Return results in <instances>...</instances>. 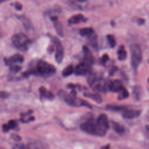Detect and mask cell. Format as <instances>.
<instances>
[{
  "label": "cell",
  "mask_w": 149,
  "mask_h": 149,
  "mask_svg": "<svg viewBox=\"0 0 149 149\" xmlns=\"http://www.w3.org/2000/svg\"><path fill=\"white\" fill-rule=\"evenodd\" d=\"M58 95L69 106L75 107H87L90 109L92 108L91 105L87 101L81 98H78L76 96L73 95L70 93L69 94L63 90H60L58 92Z\"/></svg>",
  "instance_id": "3"
},
{
  "label": "cell",
  "mask_w": 149,
  "mask_h": 149,
  "mask_svg": "<svg viewBox=\"0 0 149 149\" xmlns=\"http://www.w3.org/2000/svg\"><path fill=\"white\" fill-rule=\"evenodd\" d=\"M39 93L40 98L41 99L45 98L48 100H52L55 97L54 94L51 91L48 90L45 87L43 86L40 87Z\"/></svg>",
  "instance_id": "11"
},
{
  "label": "cell",
  "mask_w": 149,
  "mask_h": 149,
  "mask_svg": "<svg viewBox=\"0 0 149 149\" xmlns=\"http://www.w3.org/2000/svg\"><path fill=\"white\" fill-rule=\"evenodd\" d=\"M4 63L6 66H10L12 64L19 63H22L24 61L23 56L19 54H16L9 58H3Z\"/></svg>",
  "instance_id": "9"
},
{
  "label": "cell",
  "mask_w": 149,
  "mask_h": 149,
  "mask_svg": "<svg viewBox=\"0 0 149 149\" xmlns=\"http://www.w3.org/2000/svg\"><path fill=\"white\" fill-rule=\"evenodd\" d=\"M16 17L22 23L23 26L27 31H29L33 29V26L30 20L24 15H17Z\"/></svg>",
  "instance_id": "15"
},
{
  "label": "cell",
  "mask_w": 149,
  "mask_h": 149,
  "mask_svg": "<svg viewBox=\"0 0 149 149\" xmlns=\"http://www.w3.org/2000/svg\"><path fill=\"white\" fill-rule=\"evenodd\" d=\"M0 95H1V98L2 99H4V98H6L9 96V93L4 91H1L0 93Z\"/></svg>",
  "instance_id": "32"
},
{
  "label": "cell",
  "mask_w": 149,
  "mask_h": 149,
  "mask_svg": "<svg viewBox=\"0 0 149 149\" xmlns=\"http://www.w3.org/2000/svg\"><path fill=\"white\" fill-rule=\"evenodd\" d=\"M81 130L84 132L95 136H104L109 128L108 118L106 114L100 115L97 119L90 118L80 125Z\"/></svg>",
  "instance_id": "1"
},
{
  "label": "cell",
  "mask_w": 149,
  "mask_h": 149,
  "mask_svg": "<svg viewBox=\"0 0 149 149\" xmlns=\"http://www.w3.org/2000/svg\"><path fill=\"white\" fill-rule=\"evenodd\" d=\"M122 83L119 80H111L109 91L112 92H119L123 87Z\"/></svg>",
  "instance_id": "14"
},
{
  "label": "cell",
  "mask_w": 149,
  "mask_h": 149,
  "mask_svg": "<svg viewBox=\"0 0 149 149\" xmlns=\"http://www.w3.org/2000/svg\"><path fill=\"white\" fill-rule=\"evenodd\" d=\"M21 69H22V67L19 65L12 64L9 66V70H10V72H12L13 73H18L21 70Z\"/></svg>",
  "instance_id": "26"
},
{
  "label": "cell",
  "mask_w": 149,
  "mask_h": 149,
  "mask_svg": "<svg viewBox=\"0 0 149 149\" xmlns=\"http://www.w3.org/2000/svg\"><path fill=\"white\" fill-rule=\"evenodd\" d=\"M74 68L72 64L68 65L62 70V76L63 77H68V76L71 75L74 72Z\"/></svg>",
  "instance_id": "22"
},
{
  "label": "cell",
  "mask_w": 149,
  "mask_h": 149,
  "mask_svg": "<svg viewBox=\"0 0 149 149\" xmlns=\"http://www.w3.org/2000/svg\"><path fill=\"white\" fill-rule=\"evenodd\" d=\"M117 70V68L115 66H113L112 68L111 69L110 71H109V74L110 75H113V74L115 73V72H116Z\"/></svg>",
  "instance_id": "35"
},
{
  "label": "cell",
  "mask_w": 149,
  "mask_h": 149,
  "mask_svg": "<svg viewBox=\"0 0 149 149\" xmlns=\"http://www.w3.org/2000/svg\"><path fill=\"white\" fill-rule=\"evenodd\" d=\"M50 19L54 23L58 21V17L56 16H50Z\"/></svg>",
  "instance_id": "36"
},
{
  "label": "cell",
  "mask_w": 149,
  "mask_h": 149,
  "mask_svg": "<svg viewBox=\"0 0 149 149\" xmlns=\"http://www.w3.org/2000/svg\"><path fill=\"white\" fill-rule=\"evenodd\" d=\"M13 148H16V149H21V148H30V147L27 145L25 146L23 144H15L13 147Z\"/></svg>",
  "instance_id": "29"
},
{
  "label": "cell",
  "mask_w": 149,
  "mask_h": 149,
  "mask_svg": "<svg viewBox=\"0 0 149 149\" xmlns=\"http://www.w3.org/2000/svg\"><path fill=\"white\" fill-rule=\"evenodd\" d=\"M82 49L84 54L83 61L92 65L95 62V58L93 54L86 45H83Z\"/></svg>",
  "instance_id": "10"
},
{
  "label": "cell",
  "mask_w": 149,
  "mask_h": 149,
  "mask_svg": "<svg viewBox=\"0 0 149 149\" xmlns=\"http://www.w3.org/2000/svg\"><path fill=\"white\" fill-rule=\"evenodd\" d=\"M83 95L86 97L89 98L98 104H101L102 101L101 96L98 93H84Z\"/></svg>",
  "instance_id": "17"
},
{
  "label": "cell",
  "mask_w": 149,
  "mask_h": 149,
  "mask_svg": "<svg viewBox=\"0 0 149 149\" xmlns=\"http://www.w3.org/2000/svg\"><path fill=\"white\" fill-rule=\"evenodd\" d=\"M119 93H120V94H119V96L118 97V100H121L125 99V98H127L129 97V95L128 91L124 87H122V88L119 91Z\"/></svg>",
  "instance_id": "24"
},
{
  "label": "cell",
  "mask_w": 149,
  "mask_h": 149,
  "mask_svg": "<svg viewBox=\"0 0 149 149\" xmlns=\"http://www.w3.org/2000/svg\"><path fill=\"white\" fill-rule=\"evenodd\" d=\"M117 55H118V59L120 61H123L126 59L127 52L125 48L124 45H121L119 46L118 49Z\"/></svg>",
  "instance_id": "18"
},
{
  "label": "cell",
  "mask_w": 149,
  "mask_h": 149,
  "mask_svg": "<svg viewBox=\"0 0 149 149\" xmlns=\"http://www.w3.org/2000/svg\"><path fill=\"white\" fill-rule=\"evenodd\" d=\"M55 72L56 69L52 65L44 60H39L36 65H30L29 69L22 74L24 77H28L31 74L41 77H48L54 74Z\"/></svg>",
  "instance_id": "2"
},
{
  "label": "cell",
  "mask_w": 149,
  "mask_h": 149,
  "mask_svg": "<svg viewBox=\"0 0 149 149\" xmlns=\"http://www.w3.org/2000/svg\"><path fill=\"white\" fill-rule=\"evenodd\" d=\"M77 87V85H75L72 83H69L67 85V87L69 88H71V89H75L76 87Z\"/></svg>",
  "instance_id": "33"
},
{
  "label": "cell",
  "mask_w": 149,
  "mask_h": 149,
  "mask_svg": "<svg viewBox=\"0 0 149 149\" xmlns=\"http://www.w3.org/2000/svg\"><path fill=\"white\" fill-rule=\"evenodd\" d=\"M107 39L108 41V43L110 45V47L111 48H114L116 46V40L113 37V35L112 34H108L107 36Z\"/></svg>",
  "instance_id": "25"
},
{
  "label": "cell",
  "mask_w": 149,
  "mask_h": 149,
  "mask_svg": "<svg viewBox=\"0 0 149 149\" xmlns=\"http://www.w3.org/2000/svg\"><path fill=\"white\" fill-rule=\"evenodd\" d=\"M86 42L87 44L90 46L94 50H97L98 49V40L97 36L96 34L93 33L92 34L87 37Z\"/></svg>",
  "instance_id": "12"
},
{
  "label": "cell",
  "mask_w": 149,
  "mask_h": 149,
  "mask_svg": "<svg viewBox=\"0 0 149 149\" xmlns=\"http://www.w3.org/2000/svg\"><path fill=\"white\" fill-rule=\"evenodd\" d=\"M91 65L83 61L75 66L74 73L75 74L79 76L89 74L91 72Z\"/></svg>",
  "instance_id": "7"
},
{
  "label": "cell",
  "mask_w": 149,
  "mask_h": 149,
  "mask_svg": "<svg viewBox=\"0 0 149 149\" xmlns=\"http://www.w3.org/2000/svg\"><path fill=\"white\" fill-rule=\"evenodd\" d=\"M111 124H112V129L118 134H122L125 132V128L123 125H120V123L112 121L111 122Z\"/></svg>",
  "instance_id": "19"
},
{
  "label": "cell",
  "mask_w": 149,
  "mask_h": 149,
  "mask_svg": "<svg viewBox=\"0 0 149 149\" xmlns=\"http://www.w3.org/2000/svg\"><path fill=\"white\" fill-rule=\"evenodd\" d=\"M54 26L55 28V30L56 31L57 34L60 37H63V26L61 23L58 22V21L54 22Z\"/></svg>",
  "instance_id": "23"
},
{
  "label": "cell",
  "mask_w": 149,
  "mask_h": 149,
  "mask_svg": "<svg viewBox=\"0 0 149 149\" xmlns=\"http://www.w3.org/2000/svg\"><path fill=\"white\" fill-rule=\"evenodd\" d=\"M10 138L12 140H13L16 141H20L22 139L21 137L19 135H18L17 134H15V133H11L10 134Z\"/></svg>",
  "instance_id": "27"
},
{
  "label": "cell",
  "mask_w": 149,
  "mask_h": 149,
  "mask_svg": "<svg viewBox=\"0 0 149 149\" xmlns=\"http://www.w3.org/2000/svg\"><path fill=\"white\" fill-rule=\"evenodd\" d=\"M10 129H16L17 130L19 129L16 120H10L8 123L2 125V131L3 133H6Z\"/></svg>",
  "instance_id": "13"
},
{
  "label": "cell",
  "mask_w": 149,
  "mask_h": 149,
  "mask_svg": "<svg viewBox=\"0 0 149 149\" xmlns=\"http://www.w3.org/2000/svg\"><path fill=\"white\" fill-rule=\"evenodd\" d=\"M13 5L14 7H15V8L17 10H21L22 9V8H23L22 5L20 3L18 2H15L13 5Z\"/></svg>",
  "instance_id": "31"
},
{
  "label": "cell",
  "mask_w": 149,
  "mask_h": 149,
  "mask_svg": "<svg viewBox=\"0 0 149 149\" xmlns=\"http://www.w3.org/2000/svg\"><path fill=\"white\" fill-rule=\"evenodd\" d=\"M50 38L52 42L56 47V52L55 55V61L58 63H61L62 62L64 57V48L63 45L59 39L56 37L51 36Z\"/></svg>",
  "instance_id": "6"
},
{
  "label": "cell",
  "mask_w": 149,
  "mask_h": 149,
  "mask_svg": "<svg viewBox=\"0 0 149 149\" xmlns=\"http://www.w3.org/2000/svg\"><path fill=\"white\" fill-rule=\"evenodd\" d=\"M94 33L91 27H84L79 30V34L82 37H87Z\"/></svg>",
  "instance_id": "21"
},
{
  "label": "cell",
  "mask_w": 149,
  "mask_h": 149,
  "mask_svg": "<svg viewBox=\"0 0 149 149\" xmlns=\"http://www.w3.org/2000/svg\"><path fill=\"white\" fill-rule=\"evenodd\" d=\"M148 62H149V61H148Z\"/></svg>",
  "instance_id": "42"
},
{
  "label": "cell",
  "mask_w": 149,
  "mask_h": 149,
  "mask_svg": "<svg viewBox=\"0 0 149 149\" xmlns=\"http://www.w3.org/2000/svg\"><path fill=\"white\" fill-rule=\"evenodd\" d=\"M110 147V145L109 144H107V145H105L104 146H102L101 148H109Z\"/></svg>",
  "instance_id": "37"
},
{
  "label": "cell",
  "mask_w": 149,
  "mask_h": 149,
  "mask_svg": "<svg viewBox=\"0 0 149 149\" xmlns=\"http://www.w3.org/2000/svg\"><path fill=\"white\" fill-rule=\"evenodd\" d=\"M11 41L14 47L22 51H27L31 43L29 38L23 33L13 34L11 37Z\"/></svg>",
  "instance_id": "4"
},
{
  "label": "cell",
  "mask_w": 149,
  "mask_h": 149,
  "mask_svg": "<svg viewBox=\"0 0 149 149\" xmlns=\"http://www.w3.org/2000/svg\"><path fill=\"white\" fill-rule=\"evenodd\" d=\"M0 1H1V3H2V2H5V1H8V0H0Z\"/></svg>",
  "instance_id": "40"
},
{
  "label": "cell",
  "mask_w": 149,
  "mask_h": 149,
  "mask_svg": "<svg viewBox=\"0 0 149 149\" xmlns=\"http://www.w3.org/2000/svg\"><path fill=\"white\" fill-rule=\"evenodd\" d=\"M78 1H79L80 2H84V1H87V0H77Z\"/></svg>",
  "instance_id": "39"
},
{
  "label": "cell",
  "mask_w": 149,
  "mask_h": 149,
  "mask_svg": "<svg viewBox=\"0 0 149 149\" xmlns=\"http://www.w3.org/2000/svg\"><path fill=\"white\" fill-rule=\"evenodd\" d=\"M141 114V111L139 109H127L126 108L122 111V117L126 119H132L138 118Z\"/></svg>",
  "instance_id": "8"
},
{
  "label": "cell",
  "mask_w": 149,
  "mask_h": 149,
  "mask_svg": "<svg viewBox=\"0 0 149 149\" xmlns=\"http://www.w3.org/2000/svg\"><path fill=\"white\" fill-rule=\"evenodd\" d=\"M126 108V107L123 105L108 104L105 106V109L107 110L112 111H123Z\"/></svg>",
  "instance_id": "20"
},
{
  "label": "cell",
  "mask_w": 149,
  "mask_h": 149,
  "mask_svg": "<svg viewBox=\"0 0 149 149\" xmlns=\"http://www.w3.org/2000/svg\"><path fill=\"white\" fill-rule=\"evenodd\" d=\"M133 97L134 98H136V100L139 99L140 95H139V92L138 91L137 88H134V90L133 91Z\"/></svg>",
  "instance_id": "30"
},
{
  "label": "cell",
  "mask_w": 149,
  "mask_h": 149,
  "mask_svg": "<svg viewBox=\"0 0 149 149\" xmlns=\"http://www.w3.org/2000/svg\"><path fill=\"white\" fill-rule=\"evenodd\" d=\"M137 22L138 24L142 25V24H143L145 23V20L144 19H143V18H139V19H137Z\"/></svg>",
  "instance_id": "34"
},
{
  "label": "cell",
  "mask_w": 149,
  "mask_h": 149,
  "mask_svg": "<svg viewBox=\"0 0 149 149\" xmlns=\"http://www.w3.org/2000/svg\"><path fill=\"white\" fill-rule=\"evenodd\" d=\"M111 26H115V22L114 21H111Z\"/></svg>",
  "instance_id": "38"
},
{
  "label": "cell",
  "mask_w": 149,
  "mask_h": 149,
  "mask_svg": "<svg viewBox=\"0 0 149 149\" xmlns=\"http://www.w3.org/2000/svg\"><path fill=\"white\" fill-rule=\"evenodd\" d=\"M148 83H149V78H148Z\"/></svg>",
  "instance_id": "41"
},
{
  "label": "cell",
  "mask_w": 149,
  "mask_h": 149,
  "mask_svg": "<svg viewBox=\"0 0 149 149\" xmlns=\"http://www.w3.org/2000/svg\"><path fill=\"white\" fill-rule=\"evenodd\" d=\"M87 19L81 14H77L72 16L68 19V23L69 24H77L81 22H86Z\"/></svg>",
  "instance_id": "16"
},
{
  "label": "cell",
  "mask_w": 149,
  "mask_h": 149,
  "mask_svg": "<svg viewBox=\"0 0 149 149\" xmlns=\"http://www.w3.org/2000/svg\"><path fill=\"white\" fill-rule=\"evenodd\" d=\"M109 59V56L108 54H104L101 58V62L102 64L105 65L108 62Z\"/></svg>",
  "instance_id": "28"
},
{
  "label": "cell",
  "mask_w": 149,
  "mask_h": 149,
  "mask_svg": "<svg viewBox=\"0 0 149 149\" xmlns=\"http://www.w3.org/2000/svg\"><path fill=\"white\" fill-rule=\"evenodd\" d=\"M131 55V65L133 70L136 72L142 61V51L139 44L133 43L130 45Z\"/></svg>",
  "instance_id": "5"
}]
</instances>
